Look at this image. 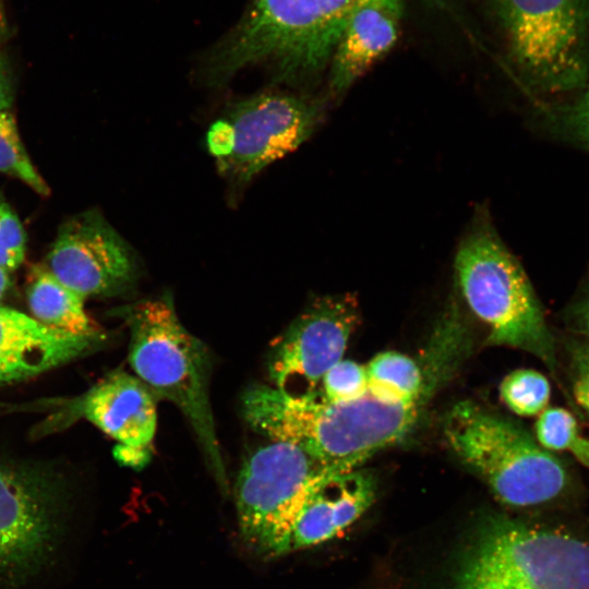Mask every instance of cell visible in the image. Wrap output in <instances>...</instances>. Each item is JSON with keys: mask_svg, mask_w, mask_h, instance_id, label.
Returning a JSON list of instances; mask_svg holds the SVG:
<instances>
[{"mask_svg": "<svg viewBox=\"0 0 589 589\" xmlns=\"http://www.w3.org/2000/svg\"><path fill=\"white\" fill-rule=\"evenodd\" d=\"M462 296L489 327V342L524 350L555 374L557 350L524 269L489 224L478 223L455 259Z\"/></svg>", "mask_w": 589, "mask_h": 589, "instance_id": "obj_6", "label": "cell"}, {"mask_svg": "<svg viewBox=\"0 0 589 589\" xmlns=\"http://www.w3.org/2000/svg\"><path fill=\"white\" fill-rule=\"evenodd\" d=\"M444 434L454 453L508 506L555 502L572 485L563 460L515 421L472 401H460L450 409Z\"/></svg>", "mask_w": 589, "mask_h": 589, "instance_id": "obj_5", "label": "cell"}, {"mask_svg": "<svg viewBox=\"0 0 589 589\" xmlns=\"http://www.w3.org/2000/svg\"><path fill=\"white\" fill-rule=\"evenodd\" d=\"M536 441L549 452H569L589 467V438L581 435L574 414L562 407L545 408L536 421Z\"/></svg>", "mask_w": 589, "mask_h": 589, "instance_id": "obj_19", "label": "cell"}, {"mask_svg": "<svg viewBox=\"0 0 589 589\" xmlns=\"http://www.w3.org/2000/svg\"><path fill=\"white\" fill-rule=\"evenodd\" d=\"M299 446L273 441L243 462L236 483V505L242 538L265 556L288 553L291 526L306 496L326 473Z\"/></svg>", "mask_w": 589, "mask_h": 589, "instance_id": "obj_8", "label": "cell"}, {"mask_svg": "<svg viewBox=\"0 0 589 589\" xmlns=\"http://www.w3.org/2000/svg\"><path fill=\"white\" fill-rule=\"evenodd\" d=\"M455 589H589V538L560 524L490 518L462 556Z\"/></svg>", "mask_w": 589, "mask_h": 589, "instance_id": "obj_4", "label": "cell"}, {"mask_svg": "<svg viewBox=\"0 0 589 589\" xmlns=\"http://www.w3.org/2000/svg\"><path fill=\"white\" fill-rule=\"evenodd\" d=\"M11 97L8 68L0 55V110L8 109Z\"/></svg>", "mask_w": 589, "mask_h": 589, "instance_id": "obj_26", "label": "cell"}, {"mask_svg": "<svg viewBox=\"0 0 589 589\" xmlns=\"http://www.w3.org/2000/svg\"><path fill=\"white\" fill-rule=\"evenodd\" d=\"M376 483L364 470L329 472L306 496L289 533L288 553L337 537L374 502Z\"/></svg>", "mask_w": 589, "mask_h": 589, "instance_id": "obj_15", "label": "cell"}, {"mask_svg": "<svg viewBox=\"0 0 589 589\" xmlns=\"http://www.w3.org/2000/svg\"><path fill=\"white\" fill-rule=\"evenodd\" d=\"M564 351L573 397L589 419V340L570 334Z\"/></svg>", "mask_w": 589, "mask_h": 589, "instance_id": "obj_23", "label": "cell"}, {"mask_svg": "<svg viewBox=\"0 0 589 589\" xmlns=\"http://www.w3.org/2000/svg\"><path fill=\"white\" fill-rule=\"evenodd\" d=\"M369 392L386 402L419 404L424 382L414 360L406 354L385 351L365 366Z\"/></svg>", "mask_w": 589, "mask_h": 589, "instance_id": "obj_18", "label": "cell"}, {"mask_svg": "<svg viewBox=\"0 0 589 589\" xmlns=\"http://www.w3.org/2000/svg\"><path fill=\"white\" fill-rule=\"evenodd\" d=\"M3 32H4V14H3L2 2L0 0V43L2 39Z\"/></svg>", "mask_w": 589, "mask_h": 589, "instance_id": "obj_29", "label": "cell"}, {"mask_svg": "<svg viewBox=\"0 0 589 589\" xmlns=\"http://www.w3.org/2000/svg\"><path fill=\"white\" fill-rule=\"evenodd\" d=\"M0 172L20 179L41 195L49 193L48 185L24 148L15 120L8 109L0 110Z\"/></svg>", "mask_w": 589, "mask_h": 589, "instance_id": "obj_21", "label": "cell"}, {"mask_svg": "<svg viewBox=\"0 0 589 589\" xmlns=\"http://www.w3.org/2000/svg\"><path fill=\"white\" fill-rule=\"evenodd\" d=\"M516 61L554 85L575 82L585 69V0H498Z\"/></svg>", "mask_w": 589, "mask_h": 589, "instance_id": "obj_10", "label": "cell"}, {"mask_svg": "<svg viewBox=\"0 0 589 589\" xmlns=\"http://www.w3.org/2000/svg\"><path fill=\"white\" fill-rule=\"evenodd\" d=\"M103 340L104 335L72 334L0 305V385L60 366L95 349Z\"/></svg>", "mask_w": 589, "mask_h": 589, "instance_id": "obj_14", "label": "cell"}, {"mask_svg": "<svg viewBox=\"0 0 589 589\" xmlns=\"http://www.w3.org/2000/svg\"><path fill=\"white\" fill-rule=\"evenodd\" d=\"M84 298L115 294L136 275L132 251L97 213H85L63 224L48 254V268Z\"/></svg>", "mask_w": 589, "mask_h": 589, "instance_id": "obj_12", "label": "cell"}, {"mask_svg": "<svg viewBox=\"0 0 589 589\" xmlns=\"http://www.w3.org/2000/svg\"><path fill=\"white\" fill-rule=\"evenodd\" d=\"M402 0H358L330 59V89L342 94L395 45Z\"/></svg>", "mask_w": 589, "mask_h": 589, "instance_id": "obj_16", "label": "cell"}, {"mask_svg": "<svg viewBox=\"0 0 589 589\" xmlns=\"http://www.w3.org/2000/svg\"><path fill=\"white\" fill-rule=\"evenodd\" d=\"M26 237L21 221L8 204L0 201V268L11 273L23 262Z\"/></svg>", "mask_w": 589, "mask_h": 589, "instance_id": "obj_24", "label": "cell"}, {"mask_svg": "<svg viewBox=\"0 0 589 589\" xmlns=\"http://www.w3.org/2000/svg\"><path fill=\"white\" fill-rule=\"evenodd\" d=\"M564 317L572 335L589 340V283L565 310Z\"/></svg>", "mask_w": 589, "mask_h": 589, "instance_id": "obj_25", "label": "cell"}, {"mask_svg": "<svg viewBox=\"0 0 589 589\" xmlns=\"http://www.w3.org/2000/svg\"><path fill=\"white\" fill-rule=\"evenodd\" d=\"M321 113L314 100L280 92L260 93L232 104L211 125L206 145L223 175L245 183L306 141Z\"/></svg>", "mask_w": 589, "mask_h": 589, "instance_id": "obj_9", "label": "cell"}, {"mask_svg": "<svg viewBox=\"0 0 589 589\" xmlns=\"http://www.w3.org/2000/svg\"><path fill=\"white\" fill-rule=\"evenodd\" d=\"M500 393L514 413L529 417L541 413L546 408L551 385L542 373L532 369H519L503 380Z\"/></svg>", "mask_w": 589, "mask_h": 589, "instance_id": "obj_20", "label": "cell"}, {"mask_svg": "<svg viewBox=\"0 0 589 589\" xmlns=\"http://www.w3.org/2000/svg\"><path fill=\"white\" fill-rule=\"evenodd\" d=\"M70 489L52 467L0 459V587L26 584L52 563Z\"/></svg>", "mask_w": 589, "mask_h": 589, "instance_id": "obj_7", "label": "cell"}, {"mask_svg": "<svg viewBox=\"0 0 589 589\" xmlns=\"http://www.w3.org/2000/svg\"><path fill=\"white\" fill-rule=\"evenodd\" d=\"M418 410L419 404L386 402L369 390L330 402L320 393L296 397L269 385L253 387L243 398L244 418L255 431L299 446L332 472L356 469L401 441Z\"/></svg>", "mask_w": 589, "mask_h": 589, "instance_id": "obj_1", "label": "cell"}, {"mask_svg": "<svg viewBox=\"0 0 589 589\" xmlns=\"http://www.w3.org/2000/svg\"><path fill=\"white\" fill-rule=\"evenodd\" d=\"M129 361L154 394L175 404L187 417L217 480L225 466L209 401L211 359L205 345L181 324L170 294L140 301L128 309Z\"/></svg>", "mask_w": 589, "mask_h": 589, "instance_id": "obj_3", "label": "cell"}, {"mask_svg": "<svg viewBox=\"0 0 589 589\" xmlns=\"http://www.w3.org/2000/svg\"><path fill=\"white\" fill-rule=\"evenodd\" d=\"M84 300L47 268L34 273L27 289L28 306L38 322L76 335H104L86 313Z\"/></svg>", "mask_w": 589, "mask_h": 589, "instance_id": "obj_17", "label": "cell"}, {"mask_svg": "<svg viewBox=\"0 0 589 589\" xmlns=\"http://www.w3.org/2000/svg\"><path fill=\"white\" fill-rule=\"evenodd\" d=\"M358 0H253L236 31L207 63L211 83L239 70L272 62L278 74L296 81L318 73L335 47Z\"/></svg>", "mask_w": 589, "mask_h": 589, "instance_id": "obj_2", "label": "cell"}, {"mask_svg": "<svg viewBox=\"0 0 589 589\" xmlns=\"http://www.w3.org/2000/svg\"><path fill=\"white\" fill-rule=\"evenodd\" d=\"M369 390L366 368L351 360H340L324 375L320 394L330 402H345Z\"/></svg>", "mask_w": 589, "mask_h": 589, "instance_id": "obj_22", "label": "cell"}, {"mask_svg": "<svg viewBox=\"0 0 589 589\" xmlns=\"http://www.w3.org/2000/svg\"><path fill=\"white\" fill-rule=\"evenodd\" d=\"M576 121L581 131L589 136V92L577 108Z\"/></svg>", "mask_w": 589, "mask_h": 589, "instance_id": "obj_27", "label": "cell"}, {"mask_svg": "<svg viewBox=\"0 0 589 589\" xmlns=\"http://www.w3.org/2000/svg\"><path fill=\"white\" fill-rule=\"evenodd\" d=\"M357 321V304L349 296L315 300L273 344L271 386L296 397L318 394L326 372L341 360Z\"/></svg>", "mask_w": 589, "mask_h": 589, "instance_id": "obj_11", "label": "cell"}, {"mask_svg": "<svg viewBox=\"0 0 589 589\" xmlns=\"http://www.w3.org/2000/svg\"><path fill=\"white\" fill-rule=\"evenodd\" d=\"M156 397L137 377L111 372L70 404V414L85 418L119 445L115 457L124 466L143 467L157 425Z\"/></svg>", "mask_w": 589, "mask_h": 589, "instance_id": "obj_13", "label": "cell"}, {"mask_svg": "<svg viewBox=\"0 0 589 589\" xmlns=\"http://www.w3.org/2000/svg\"><path fill=\"white\" fill-rule=\"evenodd\" d=\"M11 286L10 273L0 268V300L3 299Z\"/></svg>", "mask_w": 589, "mask_h": 589, "instance_id": "obj_28", "label": "cell"}]
</instances>
